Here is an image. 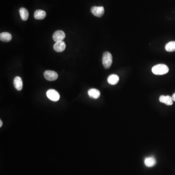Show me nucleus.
Listing matches in <instances>:
<instances>
[{
  "label": "nucleus",
  "instance_id": "nucleus-7",
  "mask_svg": "<svg viewBox=\"0 0 175 175\" xmlns=\"http://www.w3.org/2000/svg\"><path fill=\"white\" fill-rule=\"evenodd\" d=\"M66 48V44L63 41L56 42L54 44V50L56 52H62L64 51Z\"/></svg>",
  "mask_w": 175,
  "mask_h": 175
},
{
  "label": "nucleus",
  "instance_id": "nucleus-4",
  "mask_svg": "<svg viewBox=\"0 0 175 175\" xmlns=\"http://www.w3.org/2000/svg\"><path fill=\"white\" fill-rule=\"evenodd\" d=\"M91 12L97 17L100 18L104 15L105 10L103 6H93L91 8Z\"/></svg>",
  "mask_w": 175,
  "mask_h": 175
},
{
  "label": "nucleus",
  "instance_id": "nucleus-9",
  "mask_svg": "<svg viewBox=\"0 0 175 175\" xmlns=\"http://www.w3.org/2000/svg\"><path fill=\"white\" fill-rule=\"evenodd\" d=\"M14 86L18 91H21L22 89V79L20 76H16L15 77L13 81Z\"/></svg>",
  "mask_w": 175,
  "mask_h": 175
},
{
  "label": "nucleus",
  "instance_id": "nucleus-14",
  "mask_svg": "<svg viewBox=\"0 0 175 175\" xmlns=\"http://www.w3.org/2000/svg\"><path fill=\"white\" fill-rule=\"evenodd\" d=\"M156 163V160L154 157H147L145 159V165L148 167H154Z\"/></svg>",
  "mask_w": 175,
  "mask_h": 175
},
{
  "label": "nucleus",
  "instance_id": "nucleus-16",
  "mask_svg": "<svg viewBox=\"0 0 175 175\" xmlns=\"http://www.w3.org/2000/svg\"><path fill=\"white\" fill-rule=\"evenodd\" d=\"M165 48V50L169 52L175 51V42H170L167 43Z\"/></svg>",
  "mask_w": 175,
  "mask_h": 175
},
{
  "label": "nucleus",
  "instance_id": "nucleus-18",
  "mask_svg": "<svg viewBox=\"0 0 175 175\" xmlns=\"http://www.w3.org/2000/svg\"><path fill=\"white\" fill-rule=\"evenodd\" d=\"M3 126V122L1 120H0V127H1Z\"/></svg>",
  "mask_w": 175,
  "mask_h": 175
},
{
  "label": "nucleus",
  "instance_id": "nucleus-11",
  "mask_svg": "<svg viewBox=\"0 0 175 175\" xmlns=\"http://www.w3.org/2000/svg\"><path fill=\"white\" fill-rule=\"evenodd\" d=\"M119 81V77L117 75H111L108 78V82L109 84L112 85L117 84Z\"/></svg>",
  "mask_w": 175,
  "mask_h": 175
},
{
  "label": "nucleus",
  "instance_id": "nucleus-12",
  "mask_svg": "<svg viewBox=\"0 0 175 175\" xmlns=\"http://www.w3.org/2000/svg\"><path fill=\"white\" fill-rule=\"evenodd\" d=\"M0 39L2 42H8L12 39V35L8 32H3L0 34Z\"/></svg>",
  "mask_w": 175,
  "mask_h": 175
},
{
  "label": "nucleus",
  "instance_id": "nucleus-5",
  "mask_svg": "<svg viewBox=\"0 0 175 175\" xmlns=\"http://www.w3.org/2000/svg\"><path fill=\"white\" fill-rule=\"evenodd\" d=\"M44 76L48 81H55L58 78V74L56 72L50 70L46 71L44 73Z\"/></svg>",
  "mask_w": 175,
  "mask_h": 175
},
{
  "label": "nucleus",
  "instance_id": "nucleus-6",
  "mask_svg": "<svg viewBox=\"0 0 175 175\" xmlns=\"http://www.w3.org/2000/svg\"><path fill=\"white\" fill-rule=\"evenodd\" d=\"M65 38V34L63 31L58 30L56 31L53 35V39L56 42L63 41Z\"/></svg>",
  "mask_w": 175,
  "mask_h": 175
},
{
  "label": "nucleus",
  "instance_id": "nucleus-2",
  "mask_svg": "<svg viewBox=\"0 0 175 175\" xmlns=\"http://www.w3.org/2000/svg\"><path fill=\"white\" fill-rule=\"evenodd\" d=\"M113 63V56L109 52H105L103 54L102 57V64L104 68L108 69L112 66Z\"/></svg>",
  "mask_w": 175,
  "mask_h": 175
},
{
  "label": "nucleus",
  "instance_id": "nucleus-13",
  "mask_svg": "<svg viewBox=\"0 0 175 175\" xmlns=\"http://www.w3.org/2000/svg\"><path fill=\"white\" fill-rule=\"evenodd\" d=\"M46 13L42 10H37L35 12L34 18L37 20H42L45 18Z\"/></svg>",
  "mask_w": 175,
  "mask_h": 175
},
{
  "label": "nucleus",
  "instance_id": "nucleus-8",
  "mask_svg": "<svg viewBox=\"0 0 175 175\" xmlns=\"http://www.w3.org/2000/svg\"><path fill=\"white\" fill-rule=\"evenodd\" d=\"M159 100L161 103H164L168 106L172 105L173 103L172 97L169 96H161L160 97Z\"/></svg>",
  "mask_w": 175,
  "mask_h": 175
},
{
  "label": "nucleus",
  "instance_id": "nucleus-15",
  "mask_svg": "<svg viewBox=\"0 0 175 175\" xmlns=\"http://www.w3.org/2000/svg\"><path fill=\"white\" fill-rule=\"evenodd\" d=\"M20 14L21 18L23 21H27L29 16L28 10L25 8H21L20 9Z\"/></svg>",
  "mask_w": 175,
  "mask_h": 175
},
{
  "label": "nucleus",
  "instance_id": "nucleus-3",
  "mask_svg": "<svg viewBox=\"0 0 175 175\" xmlns=\"http://www.w3.org/2000/svg\"><path fill=\"white\" fill-rule=\"evenodd\" d=\"M47 96L51 100L56 102L59 100L60 96L57 91L54 89H49L46 93Z\"/></svg>",
  "mask_w": 175,
  "mask_h": 175
},
{
  "label": "nucleus",
  "instance_id": "nucleus-10",
  "mask_svg": "<svg viewBox=\"0 0 175 175\" xmlns=\"http://www.w3.org/2000/svg\"><path fill=\"white\" fill-rule=\"evenodd\" d=\"M88 93L91 98H93L94 99H97L100 96V92L99 90L96 89H89Z\"/></svg>",
  "mask_w": 175,
  "mask_h": 175
},
{
  "label": "nucleus",
  "instance_id": "nucleus-1",
  "mask_svg": "<svg viewBox=\"0 0 175 175\" xmlns=\"http://www.w3.org/2000/svg\"><path fill=\"white\" fill-rule=\"evenodd\" d=\"M169 71V68L167 66L160 64L154 66L152 69V72L153 74L156 75H163L167 74Z\"/></svg>",
  "mask_w": 175,
  "mask_h": 175
},
{
  "label": "nucleus",
  "instance_id": "nucleus-17",
  "mask_svg": "<svg viewBox=\"0 0 175 175\" xmlns=\"http://www.w3.org/2000/svg\"><path fill=\"white\" fill-rule=\"evenodd\" d=\"M172 97V99L173 101H175V93L173 94Z\"/></svg>",
  "mask_w": 175,
  "mask_h": 175
}]
</instances>
